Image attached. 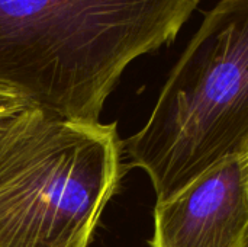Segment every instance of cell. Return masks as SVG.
I'll return each instance as SVG.
<instances>
[{
    "mask_svg": "<svg viewBox=\"0 0 248 247\" xmlns=\"http://www.w3.org/2000/svg\"><path fill=\"white\" fill-rule=\"evenodd\" d=\"M28 108H31V105L22 96L0 86V118L16 115Z\"/></svg>",
    "mask_w": 248,
    "mask_h": 247,
    "instance_id": "cell-5",
    "label": "cell"
},
{
    "mask_svg": "<svg viewBox=\"0 0 248 247\" xmlns=\"http://www.w3.org/2000/svg\"><path fill=\"white\" fill-rule=\"evenodd\" d=\"M118 124L17 114L0 143V247H87L125 173Z\"/></svg>",
    "mask_w": 248,
    "mask_h": 247,
    "instance_id": "cell-3",
    "label": "cell"
},
{
    "mask_svg": "<svg viewBox=\"0 0 248 247\" xmlns=\"http://www.w3.org/2000/svg\"><path fill=\"white\" fill-rule=\"evenodd\" d=\"M202 0H0V86L64 119L99 122L138 57L171 44Z\"/></svg>",
    "mask_w": 248,
    "mask_h": 247,
    "instance_id": "cell-1",
    "label": "cell"
},
{
    "mask_svg": "<svg viewBox=\"0 0 248 247\" xmlns=\"http://www.w3.org/2000/svg\"><path fill=\"white\" fill-rule=\"evenodd\" d=\"M248 182L241 157L224 162L154 208L151 247H244Z\"/></svg>",
    "mask_w": 248,
    "mask_h": 247,
    "instance_id": "cell-4",
    "label": "cell"
},
{
    "mask_svg": "<svg viewBox=\"0 0 248 247\" xmlns=\"http://www.w3.org/2000/svg\"><path fill=\"white\" fill-rule=\"evenodd\" d=\"M244 247H248V233H247V237H246V242H244Z\"/></svg>",
    "mask_w": 248,
    "mask_h": 247,
    "instance_id": "cell-8",
    "label": "cell"
},
{
    "mask_svg": "<svg viewBox=\"0 0 248 247\" xmlns=\"http://www.w3.org/2000/svg\"><path fill=\"white\" fill-rule=\"evenodd\" d=\"M241 162H243V169H244V173H246V178H247L248 182V148L247 151L244 153V156L241 157Z\"/></svg>",
    "mask_w": 248,
    "mask_h": 247,
    "instance_id": "cell-7",
    "label": "cell"
},
{
    "mask_svg": "<svg viewBox=\"0 0 248 247\" xmlns=\"http://www.w3.org/2000/svg\"><path fill=\"white\" fill-rule=\"evenodd\" d=\"M19 114H20V112H19ZM16 116H17V114H16V115H12V116H3V118H0V143H1L3 138L6 137V134H7V131L10 130V127L13 125Z\"/></svg>",
    "mask_w": 248,
    "mask_h": 247,
    "instance_id": "cell-6",
    "label": "cell"
},
{
    "mask_svg": "<svg viewBox=\"0 0 248 247\" xmlns=\"http://www.w3.org/2000/svg\"><path fill=\"white\" fill-rule=\"evenodd\" d=\"M157 202L248 148V0H219L173 67L147 124L124 141Z\"/></svg>",
    "mask_w": 248,
    "mask_h": 247,
    "instance_id": "cell-2",
    "label": "cell"
}]
</instances>
